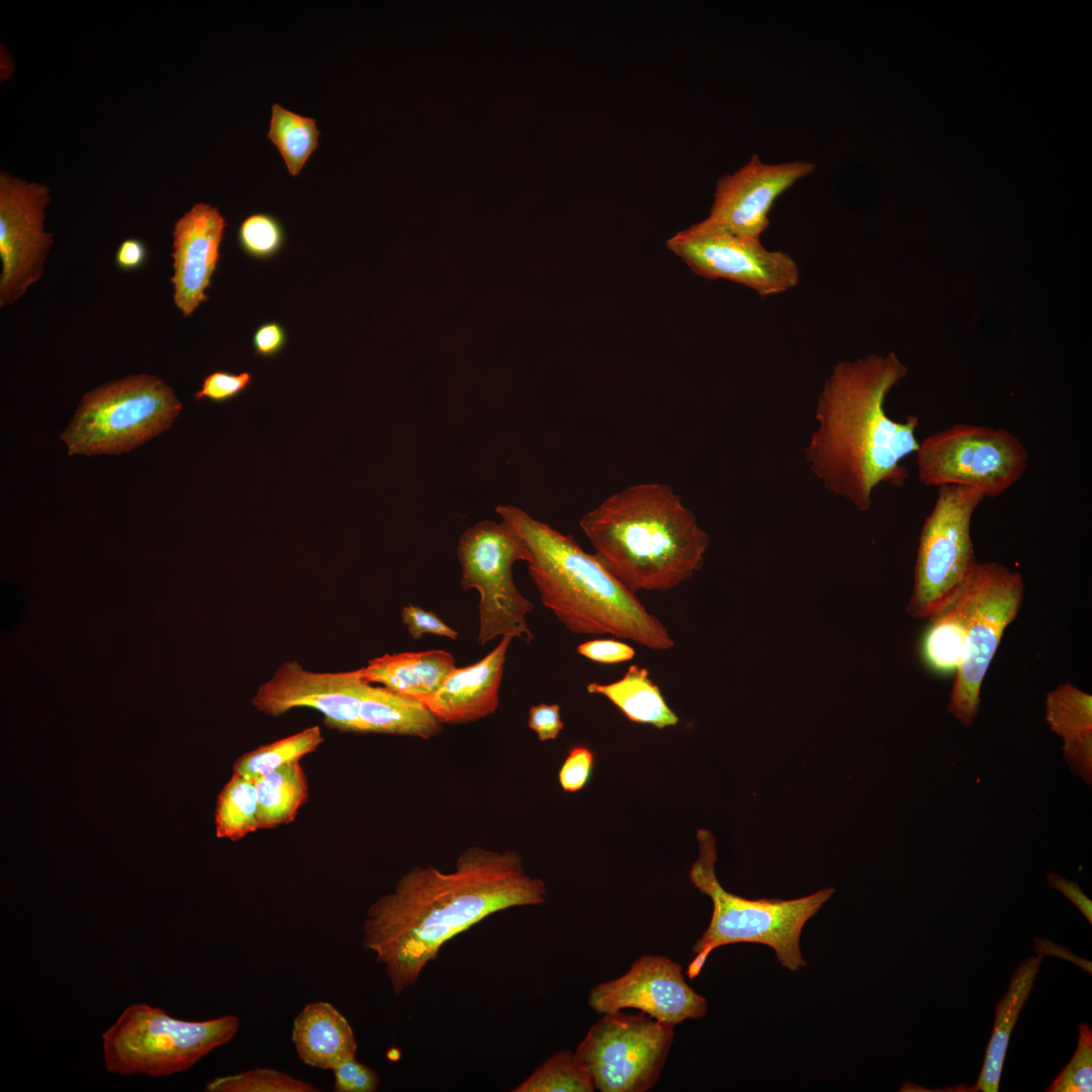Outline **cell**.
Wrapping results in <instances>:
<instances>
[{
    "mask_svg": "<svg viewBox=\"0 0 1092 1092\" xmlns=\"http://www.w3.org/2000/svg\"><path fill=\"white\" fill-rule=\"evenodd\" d=\"M546 887L515 850L472 846L452 872L427 864L402 875L367 910L362 945L383 965L397 996L420 979L450 939L487 916L544 903Z\"/></svg>",
    "mask_w": 1092,
    "mask_h": 1092,
    "instance_id": "obj_1",
    "label": "cell"
},
{
    "mask_svg": "<svg viewBox=\"0 0 1092 1092\" xmlns=\"http://www.w3.org/2000/svg\"><path fill=\"white\" fill-rule=\"evenodd\" d=\"M906 374L893 352L839 361L817 400L818 427L805 448L807 462L825 488L860 512L871 509L881 483H905L902 461L918 448L919 419L897 422L885 411L888 393Z\"/></svg>",
    "mask_w": 1092,
    "mask_h": 1092,
    "instance_id": "obj_2",
    "label": "cell"
},
{
    "mask_svg": "<svg viewBox=\"0 0 1092 1092\" xmlns=\"http://www.w3.org/2000/svg\"><path fill=\"white\" fill-rule=\"evenodd\" d=\"M579 527L603 565L636 593L665 592L704 563L708 534L670 484H632L582 516Z\"/></svg>",
    "mask_w": 1092,
    "mask_h": 1092,
    "instance_id": "obj_3",
    "label": "cell"
},
{
    "mask_svg": "<svg viewBox=\"0 0 1092 1092\" xmlns=\"http://www.w3.org/2000/svg\"><path fill=\"white\" fill-rule=\"evenodd\" d=\"M496 513L522 536L531 552L530 577L540 601L574 634H609L651 650L674 646L665 625L593 553L519 508Z\"/></svg>",
    "mask_w": 1092,
    "mask_h": 1092,
    "instance_id": "obj_4",
    "label": "cell"
},
{
    "mask_svg": "<svg viewBox=\"0 0 1092 1092\" xmlns=\"http://www.w3.org/2000/svg\"><path fill=\"white\" fill-rule=\"evenodd\" d=\"M698 859L689 877L694 886L710 897L713 912L706 931L693 946L694 958L688 966L690 979L697 978L710 953L732 943H760L771 947L781 965L798 971L807 965L800 948V936L806 922L835 892L824 888L792 900H749L726 891L715 874L717 859L715 836L706 829L697 833Z\"/></svg>",
    "mask_w": 1092,
    "mask_h": 1092,
    "instance_id": "obj_5",
    "label": "cell"
},
{
    "mask_svg": "<svg viewBox=\"0 0 1092 1092\" xmlns=\"http://www.w3.org/2000/svg\"><path fill=\"white\" fill-rule=\"evenodd\" d=\"M239 1027L235 1015L189 1021L171 1017L158 1007L132 1004L102 1033L105 1068L121 1076L165 1077L184 1072L231 1041Z\"/></svg>",
    "mask_w": 1092,
    "mask_h": 1092,
    "instance_id": "obj_6",
    "label": "cell"
},
{
    "mask_svg": "<svg viewBox=\"0 0 1092 1092\" xmlns=\"http://www.w3.org/2000/svg\"><path fill=\"white\" fill-rule=\"evenodd\" d=\"M181 410L162 379L130 375L86 393L61 439L69 455L119 454L169 429Z\"/></svg>",
    "mask_w": 1092,
    "mask_h": 1092,
    "instance_id": "obj_7",
    "label": "cell"
},
{
    "mask_svg": "<svg viewBox=\"0 0 1092 1092\" xmlns=\"http://www.w3.org/2000/svg\"><path fill=\"white\" fill-rule=\"evenodd\" d=\"M1021 574L996 561L978 562L958 597L965 621V642L949 694L948 712L970 727L979 712L983 680L1006 628L1023 602Z\"/></svg>",
    "mask_w": 1092,
    "mask_h": 1092,
    "instance_id": "obj_8",
    "label": "cell"
},
{
    "mask_svg": "<svg viewBox=\"0 0 1092 1092\" xmlns=\"http://www.w3.org/2000/svg\"><path fill=\"white\" fill-rule=\"evenodd\" d=\"M457 555L461 588H475L480 596L479 645L495 637L530 644L534 635L526 616L534 606L517 588L512 569L517 561L530 562L531 552L518 531L505 520L478 522L460 536Z\"/></svg>",
    "mask_w": 1092,
    "mask_h": 1092,
    "instance_id": "obj_9",
    "label": "cell"
},
{
    "mask_svg": "<svg viewBox=\"0 0 1092 1092\" xmlns=\"http://www.w3.org/2000/svg\"><path fill=\"white\" fill-rule=\"evenodd\" d=\"M937 488L935 504L920 533L914 586L906 608L916 619L930 620L949 607L978 563L971 523L985 495L969 486Z\"/></svg>",
    "mask_w": 1092,
    "mask_h": 1092,
    "instance_id": "obj_10",
    "label": "cell"
},
{
    "mask_svg": "<svg viewBox=\"0 0 1092 1092\" xmlns=\"http://www.w3.org/2000/svg\"><path fill=\"white\" fill-rule=\"evenodd\" d=\"M919 481L925 486L962 485L985 497L1004 493L1025 473L1024 444L1003 428L958 424L927 436L915 452Z\"/></svg>",
    "mask_w": 1092,
    "mask_h": 1092,
    "instance_id": "obj_11",
    "label": "cell"
},
{
    "mask_svg": "<svg viewBox=\"0 0 1092 1092\" xmlns=\"http://www.w3.org/2000/svg\"><path fill=\"white\" fill-rule=\"evenodd\" d=\"M673 1024L645 1013L602 1014L575 1056L601 1092H645L658 1081L674 1038Z\"/></svg>",
    "mask_w": 1092,
    "mask_h": 1092,
    "instance_id": "obj_12",
    "label": "cell"
},
{
    "mask_svg": "<svg viewBox=\"0 0 1092 1092\" xmlns=\"http://www.w3.org/2000/svg\"><path fill=\"white\" fill-rule=\"evenodd\" d=\"M698 276L724 279L765 298L798 286L800 270L795 259L780 250H768L759 239L741 237L705 220L678 232L666 242Z\"/></svg>",
    "mask_w": 1092,
    "mask_h": 1092,
    "instance_id": "obj_13",
    "label": "cell"
},
{
    "mask_svg": "<svg viewBox=\"0 0 1092 1092\" xmlns=\"http://www.w3.org/2000/svg\"><path fill=\"white\" fill-rule=\"evenodd\" d=\"M49 188L6 172L0 175V307L13 304L37 282L54 245L44 231Z\"/></svg>",
    "mask_w": 1092,
    "mask_h": 1092,
    "instance_id": "obj_14",
    "label": "cell"
},
{
    "mask_svg": "<svg viewBox=\"0 0 1092 1092\" xmlns=\"http://www.w3.org/2000/svg\"><path fill=\"white\" fill-rule=\"evenodd\" d=\"M681 971L667 957L642 956L624 975L593 987L588 1005L601 1015L634 1008L673 1025L702 1018L708 1011L707 1000L688 985Z\"/></svg>",
    "mask_w": 1092,
    "mask_h": 1092,
    "instance_id": "obj_15",
    "label": "cell"
},
{
    "mask_svg": "<svg viewBox=\"0 0 1092 1092\" xmlns=\"http://www.w3.org/2000/svg\"><path fill=\"white\" fill-rule=\"evenodd\" d=\"M367 684L359 669L313 672L296 661H288L260 686L252 704L271 716L297 708L313 709L323 714L328 727L360 733V710Z\"/></svg>",
    "mask_w": 1092,
    "mask_h": 1092,
    "instance_id": "obj_16",
    "label": "cell"
},
{
    "mask_svg": "<svg viewBox=\"0 0 1092 1092\" xmlns=\"http://www.w3.org/2000/svg\"><path fill=\"white\" fill-rule=\"evenodd\" d=\"M815 167L807 161L769 165L753 155L739 170L718 180L713 204L704 220L732 234L760 240L769 225L768 214L775 201Z\"/></svg>",
    "mask_w": 1092,
    "mask_h": 1092,
    "instance_id": "obj_17",
    "label": "cell"
},
{
    "mask_svg": "<svg viewBox=\"0 0 1092 1092\" xmlns=\"http://www.w3.org/2000/svg\"><path fill=\"white\" fill-rule=\"evenodd\" d=\"M226 222L216 207L196 203L173 226V300L190 316L207 300L206 289L219 261Z\"/></svg>",
    "mask_w": 1092,
    "mask_h": 1092,
    "instance_id": "obj_18",
    "label": "cell"
},
{
    "mask_svg": "<svg viewBox=\"0 0 1092 1092\" xmlns=\"http://www.w3.org/2000/svg\"><path fill=\"white\" fill-rule=\"evenodd\" d=\"M511 641L510 637H502L482 659L465 667H455L433 694L419 701L442 724L472 722L493 714L499 704V688Z\"/></svg>",
    "mask_w": 1092,
    "mask_h": 1092,
    "instance_id": "obj_19",
    "label": "cell"
},
{
    "mask_svg": "<svg viewBox=\"0 0 1092 1092\" xmlns=\"http://www.w3.org/2000/svg\"><path fill=\"white\" fill-rule=\"evenodd\" d=\"M291 1038L298 1058L313 1068L332 1071L356 1058L354 1031L347 1018L329 1002L306 1004L294 1018Z\"/></svg>",
    "mask_w": 1092,
    "mask_h": 1092,
    "instance_id": "obj_20",
    "label": "cell"
},
{
    "mask_svg": "<svg viewBox=\"0 0 1092 1092\" xmlns=\"http://www.w3.org/2000/svg\"><path fill=\"white\" fill-rule=\"evenodd\" d=\"M1044 719L1063 740V755L1071 771L1092 784V697L1071 682L1048 693Z\"/></svg>",
    "mask_w": 1092,
    "mask_h": 1092,
    "instance_id": "obj_21",
    "label": "cell"
},
{
    "mask_svg": "<svg viewBox=\"0 0 1092 1092\" xmlns=\"http://www.w3.org/2000/svg\"><path fill=\"white\" fill-rule=\"evenodd\" d=\"M455 667L451 652L432 649L384 654L371 659L359 671L369 684H380L397 694L421 700L433 694Z\"/></svg>",
    "mask_w": 1092,
    "mask_h": 1092,
    "instance_id": "obj_22",
    "label": "cell"
},
{
    "mask_svg": "<svg viewBox=\"0 0 1092 1092\" xmlns=\"http://www.w3.org/2000/svg\"><path fill=\"white\" fill-rule=\"evenodd\" d=\"M442 723L419 700L367 684L360 710V733H385L430 739Z\"/></svg>",
    "mask_w": 1092,
    "mask_h": 1092,
    "instance_id": "obj_23",
    "label": "cell"
},
{
    "mask_svg": "<svg viewBox=\"0 0 1092 1092\" xmlns=\"http://www.w3.org/2000/svg\"><path fill=\"white\" fill-rule=\"evenodd\" d=\"M1042 954L1023 961L996 1006L993 1032L978 1081L970 1091L997 1092L1009 1038L1039 970Z\"/></svg>",
    "mask_w": 1092,
    "mask_h": 1092,
    "instance_id": "obj_24",
    "label": "cell"
},
{
    "mask_svg": "<svg viewBox=\"0 0 1092 1092\" xmlns=\"http://www.w3.org/2000/svg\"><path fill=\"white\" fill-rule=\"evenodd\" d=\"M586 690L589 694L606 697L632 722L658 729L675 726L679 722L646 667L632 664L618 680L610 684L590 682Z\"/></svg>",
    "mask_w": 1092,
    "mask_h": 1092,
    "instance_id": "obj_25",
    "label": "cell"
},
{
    "mask_svg": "<svg viewBox=\"0 0 1092 1092\" xmlns=\"http://www.w3.org/2000/svg\"><path fill=\"white\" fill-rule=\"evenodd\" d=\"M260 829H272L292 822L308 798L305 772L293 762L255 781Z\"/></svg>",
    "mask_w": 1092,
    "mask_h": 1092,
    "instance_id": "obj_26",
    "label": "cell"
},
{
    "mask_svg": "<svg viewBox=\"0 0 1092 1092\" xmlns=\"http://www.w3.org/2000/svg\"><path fill=\"white\" fill-rule=\"evenodd\" d=\"M214 823L216 837L232 841L260 829L255 781L233 774L218 794Z\"/></svg>",
    "mask_w": 1092,
    "mask_h": 1092,
    "instance_id": "obj_27",
    "label": "cell"
},
{
    "mask_svg": "<svg viewBox=\"0 0 1092 1092\" xmlns=\"http://www.w3.org/2000/svg\"><path fill=\"white\" fill-rule=\"evenodd\" d=\"M324 742L320 726L305 728L293 735L261 745L240 756L233 774L256 781L283 765L297 762Z\"/></svg>",
    "mask_w": 1092,
    "mask_h": 1092,
    "instance_id": "obj_28",
    "label": "cell"
},
{
    "mask_svg": "<svg viewBox=\"0 0 1092 1092\" xmlns=\"http://www.w3.org/2000/svg\"><path fill=\"white\" fill-rule=\"evenodd\" d=\"M267 138L278 149L289 174L297 176L318 146L320 130L315 119L274 103Z\"/></svg>",
    "mask_w": 1092,
    "mask_h": 1092,
    "instance_id": "obj_29",
    "label": "cell"
},
{
    "mask_svg": "<svg viewBox=\"0 0 1092 1092\" xmlns=\"http://www.w3.org/2000/svg\"><path fill=\"white\" fill-rule=\"evenodd\" d=\"M930 621L922 643L925 662L936 671L957 670L965 642V621L959 598Z\"/></svg>",
    "mask_w": 1092,
    "mask_h": 1092,
    "instance_id": "obj_30",
    "label": "cell"
},
{
    "mask_svg": "<svg viewBox=\"0 0 1092 1092\" xmlns=\"http://www.w3.org/2000/svg\"><path fill=\"white\" fill-rule=\"evenodd\" d=\"M593 1079L574 1053L565 1050L549 1057L513 1092H594Z\"/></svg>",
    "mask_w": 1092,
    "mask_h": 1092,
    "instance_id": "obj_31",
    "label": "cell"
},
{
    "mask_svg": "<svg viewBox=\"0 0 1092 1092\" xmlns=\"http://www.w3.org/2000/svg\"><path fill=\"white\" fill-rule=\"evenodd\" d=\"M208 1092H315L316 1087L272 1068H256L216 1077L205 1084Z\"/></svg>",
    "mask_w": 1092,
    "mask_h": 1092,
    "instance_id": "obj_32",
    "label": "cell"
},
{
    "mask_svg": "<svg viewBox=\"0 0 1092 1092\" xmlns=\"http://www.w3.org/2000/svg\"><path fill=\"white\" fill-rule=\"evenodd\" d=\"M237 238L241 249L248 256L265 260L280 252L285 242V233L274 215L256 212L241 222Z\"/></svg>",
    "mask_w": 1092,
    "mask_h": 1092,
    "instance_id": "obj_33",
    "label": "cell"
},
{
    "mask_svg": "<svg viewBox=\"0 0 1092 1092\" xmlns=\"http://www.w3.org/2000/svg\"><path fill=\"white\" fill-rule=\"evenodd\" d=\"M1092 1090V1030L1079 1024V1039L1070 1062L1046 1089L1048 1092H1090Z\"/></svg>",
    "mask_w": 1092,
    "mask_h": 1092,
    "instance_id": "obj_34",
    "label": "cell"
},
{
    "mask_svg": "<svg viewBox=\"0 0 1092 1092\" xmlns=\"http://www.w3.org/2000/svg\"><path fill=\"white\" fill-rule=\"evenodd\" d=\"M253 381L250 372L232 373L216 370L202 379L199 390L194 393L197 400L208 399L221 403L238 397L249 388Z\"/></svg>",
    "mask_w": 1092,
    "mask_h": 1092,
    "instance_id": "obj_35",
    "label": "cell"
},
{
    "mask_svg": "<svg viewBox=\"0 0 1092 1092\" xmlns=\"http://www.w3.org/2000/svg\"><path fill=\"white\" fill-rule=\"evenodd\" d=\"M332 1072L336 1092H374L380 1085L378 1074L356 1058L339 1064Z\"/></svg>",
    "mask_w": 1092,
    "mask_h": 1092,
    "instance_id": "obj_36",
    "label": "cell"
},
{
    "mask_svg": "<svg viewBox=\"0 0 1092 1092\" xmlns=\"http://www.w3.org/2000/svg\"><path fill=\"white\" fill-rule=\"evenodd\" d=\"M401 619L414 640L421 639L424 634H433L452 640H457L459 636L455 629L448 626L435 613L426 611L420 606H404L401 610Z\"/></svg>",
    "mask_w": 1092,
    "mask_h": 1092,
    "instance_id": "obj_37",
    "label": "cell"
},
{
    "mask_svg": "<svg viewBox=\"0 0 1092 1092\" xmlns=\"http://www.w3.org/2000/svg\"><path fill=\"white\" fill-rule=\"evenodd\" d=\"M594 766V754L585 746L572 747L559 770V783L566 792H576L588 782Z\"/></svg>",
    "mask_w": 1092,
    "mask_h": 1092,
    "instance_id": "obj_38",
    "label": "cell"
},
{
    "mask_svg": "<svg viewBox=\"0 0 1092 1092\" xmlns=\"http://www.w3.org/2000/svg\"><path fill=\"white\" fill-rule=\"evenodd\" d=\"M583 657L603 664H617L634 658L635 650L629 644L615 639H595L577 646Z\"/></svg>",
    "mask_w": 1092,
    "mask_h": 1092,
    "instance_id": "obj_39",
    "label": "cell"
},
{
    "mask_svg": "<svg viewBox=\"0 0 1092 1092\" xmlns=\"http://www.w3.org/2000/svg\"><path fill=\"white\" fill-rule=\"evenodd\" d=\"M528 726L537 734L540 741L555 739L564 728L560 717V706L544 703L532 706L529 710Z\"/></svg>",
    "mask_w": 1092,
    "mask_h": 1092,
    "instance_id": "obj_40",
    "label": "cell"
},
{
    "mask_svg": "<svg viewBox=\"0 0 1092 1092\" xmlns=\"http://www.w3.org/2000/svg\"><path fill=\"white\" fill-rule=\"evenodd\" d=\"M287 343L285 329L276 322L261 325L255 331L252 345L255 353L263 358H271L279 354Z\"/></svg>",
    "mask_w": 1092,
    "mask_h": 1092,
    "instance_id": "obj_41",
    "label": "cell"
},
{
    "mask_svg": "<svg viewBox=\"0 0 1092 1092\" xmlns=\"http://www.w3.org/2000/svg\"><path fill=\"white\" fill-rule=\"evenodd\" d=\"M1046 880L1050 887L1057 889L1071 900L1089 923L1092 924V902L1081 891L1077 883L1068 881L1057 874L1048 875Z\"/></svg>",
    "mask_w": 1092,
    "mask_h": 1092,
    "instance_id": "obj_42",
    "label": "cell"
},
{
    "mask_svg": "<svg viewBox=\"0 0 1092 1092\" xmlns=\"http://www.w3.org/2000/svg\"><path fill=\"white\" fill-rule=\"evenodd\" d=\"M147 256V248L141 240L126 239L116 250L115 263L120 269L131 271L143 266Z\"/></svg>",
    "mask_w": 1092,
    "mask_h": 1092,
    "instance_id": "obj_43",
    "label": "cell"
}]
</instances>
